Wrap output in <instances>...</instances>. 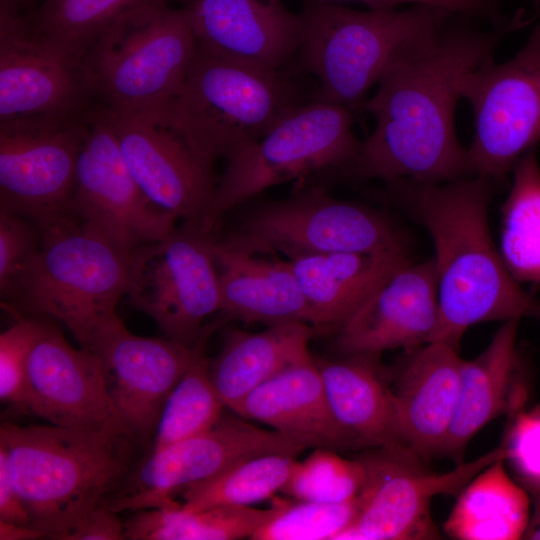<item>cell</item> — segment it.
Returning <instances> with one entry per match:
<instances>
[{
    "mask_svg": "<svg viewBox=\"0 0 540 540\" xmlns=\"http://www.w3.org/2000/svg\"><path fill=\"white\" fill-rule=\"evenodd\" d=\"M457 87L474 113L475 134L467 149L471 176L504 182L540 141V21L512 59L484 63Z\"/></svg>",
    "mask_w": 540,
    "mask_h": 540,
    "instance_id": "obj_11",
    "label": "cell"
},
{
    "mask_svg": "<svg viewBox=\"0 0 540 540\" xmlns=\"http://www.w3.org/2000/svg\"><path fill=\"white\" fill-rule=\"evenodd\" d=\"M96 104L85 55L40 36L23 10L0 0V120Z\"/></svg>",
    "mask_w": 540,
    "mask_h": 540,
    "instance_id": "obj_15",
    "label": "cell"
},
{
    "mask_svg": "<svg viewBox=\"0 0 540 540\" xmlns=\"http://www.w3.org/2000/svg\"><path fill=\"white\" fill-rule=\"evenodd\" d=\"M500 459L477 473L458 494L443 529L456 540L523 539L531 499Z\"/></svg>",
    "mask_w": 540,
    "mask_h": 540,
    "instance_id": "obj_29",
    "label": "cell"
},
{
    "mask_svg": "<svg viewBox=\"0 0 540 540\" xmlns=\"http://www.w3.org/2000/svg\"><path fill=\"white\" fill-rule=\"evenodd\" d=\"M502 445L448 472L426 471L419 458L404 448H376L360 457L366 480L358 495L357 512L335 540L438 539L431 516L432 500L458 495L481 470L505 460Z\"/></svg>",
    "mask_w": 540,
    "mask_h": 540,
    "instance_id": "obj_13",
    "label": "cell"
},
{
    "mask_svg": "<svg viewBox=\"0 0 540 540\" xmlns=\"http://www.w3.org/2000/svg\"><path fill=\"white\" fill-rule=\"evenodd\" d=\"M531 499V515L523 539L540 540V492L529 494Z\"/></svg>",
    "mask_w": 540,
    "mask_h": 540,
    "instance_id": "obj_44",
    "label": "cell"
},
{
    "mask_svg": "<svg viewBox=\"0 0 540 540\" xmlns=\"http://www.w3.org/2000/svg\"><path fill=\"white\" fill-rule=\"evenodd\" d=\"M408 262L406 247L288 259L306 298L311 325L327 331H337L377 288Z\"/></svg>",
    "mask_w": 540,
    "mask_h": 540,
    "instance_id": "obj_24",
    "label": "cell"
},
{
    "mask_svg": "<svg viewBox=\"0 0 540 540\" xmlns=\"http://www.w3.org/2000/svg\"><path fill=\"white\" fill-rule=\"evenodd\" d=\"M452 16L429 5L358 11L306 0L297 56L299 67L319 80L314 101L361 108L387 68L433 40Z\"/></svg>",
    "mask_w": 540,
    "mask_h": 540,
    "instance_id": "obj_5",
    "label": "cell"
},
{
    "mask_svg": "<svg viewBox=\"0 0 540 540\" xmlns=\"http://www.w3.org/2000/svg\"><path fill=\"white\" fill-rule=\"evenodd\" d=\"M377 355H351L335 361L314 359L331 411L353 449L404 448L397 430L393 392L376 365Z\"/></svg>",
    "mask_w": 540,
    "mask_h": 540,
    "instance_id": "obj_27",
    "label": "cell"
},
{
    "mask_svg": "<svg viewBox=\"0 0 540 540\" xmlns=\"http://www.w3.org/2000/svg\"><path fill=\"white\" fill-rule=\"evenodd\" d=\"M133 441L52 424L0 427L30 525L58 540L120 487L130 472Z\"/></svg>",
    "mask_w": 540,
    "mask_h": 540,
    "instance_id": "obj_4",
    "label": "cell"
},
{
    "mask_svg": "<svg viewBox=\"0 0 540 540\" xmlns=\"http://www.w3.org/2000/svg\"><path fill=\"white\" fill-rule=\"evenodd\" d=\"M285 500L274 498L267 509L223 505L184 511L181 503L134 512L125 521V537L132 540H234L251 538L281 509Z\"/></svg>",
    "mask_w": 540,
    "mask_h": 540,
    "instance_id": "obj_30",
    "label": "cell"
},
{
    "mask_svg": "<svg viewBox=\"0 0 540 540\" xmlns=\"http://www.w3.org/2000/svg\"><path fill=\"white\" fill-rule=\"evenodd\" d=\"M137 184L157 207L200 225L217 179L173 127L169 109L120 110L98 104Z\"/></svg>",
    "mask_w": 540,
    "mask_h": 540,
    "instance_id": "obj_16",
    "label": "cell"
},
{
    "mask_svg": "<svg viewBox=\"0 0 540 540\" xmlns=\"http://www.w3.org/2000/svg\"><path fill=\"white\" fill-rule=\"evenodd\" d=\"M533 2H534L536 5H539V4H540V0H533Z\"/></svg>",
    "mask_w": 540,
    "mask_h": 540,
    "instance_id": "obj_46",
    "label": "cell"
},
{
    "mask_svg": "<svg viewBox=\"0 0 540 540\" xmlns=\"http://www.w3.org/2000/svg\"><path fill=\"white\" fill-rule=\"evenodd\" d=\"M40 245V232L29 219L0 207V290L3 293Z\"/></svg>",
    "mask_w": 540,
    "mask_h": 540,
    "instance_id": "obj_39",
    "label": "cell"
},
{
    "mask_svg": "<svg viewBox=\"0 0 540 540\" xmlns=\"http://www.w3.org/2000/svg\"><path fill=\"white\" fill-rule=\"evenodd\" d=\"M358 497L343 503L284 501L280 511L250 539L253 540H335L353 521Z\"/></svg>",
    "mask_w": 540,
    "mask_h": 540,
    "instance_id": "obj_36",
    "label": "cell"
},
{
    "mask_svg": "<svg viewBox=\"0 0 540 540\" xmlns=\"http://www.w3.org/2000/svg\"><path fill=\"white\" fill-rule=\"evenodd\" d=\"M171 0H45L26 12L40 36L83 55L118 17L140 6Z\"/></svg>",
    "mask_w": 540,
    "mask_h": 540,
    "instance_id": "obj_34",
    "label": "cell"
},
{
    "mask_svg": "<svg viewBox=\"0 0 540 540\" xmlns=\"http://www.w3.org/2000/svg\"><path fill=\"white\" fill-rule=\"evenodd\" d=\"M196 47L181 7L156 3L124 13L85 54L97 104L120 110L170 107L183 88Z\"/></svg>",
    "mask_w": 540,
    "mask_h": 540,
    "instance_id": "obj_7",
    "label": "cell"
},
{
    "mask_svg": "<svg viewBox=\"0 0 540 540\" xmlns=\"http://www.w3.org/2000/svg\"><path fill=\"white\" fill-rule=\"evenodd\" d=\"M519 321L503 322L478 356L462 361L459 403L442 452L457 464L483 427L525 407L526 367L516 344Z\"/></svg>",
    "mask_w": 540,
    "mask_h": 540,
    "instance_id": "obj_23",
    "label": "cell"
},
{
    "mask_svg": "<svg viewBox=\"0 0 540 540\" xmlns=\"http://www.w3.org/2000/svg\"><path fill=\"white\" fill-rule=\"evenodd\" d=\"M321 1H359L370 9H394L399 4L429 5L449 11L453 15L484 18L502 25L506 21L501 17L497 0H321Z\"/></svg>",
    "mask_w": 540,
    "mask_h": 540,
    "instance_id": "obj_40",
    "label": "cell"
},
{
    "mask_svg": "<svg viewBox=\"0 0 540 540\" xmlns=\"http://www.w3.org/2000/svg\"><path fill=\"white\" fill-rule=\"evenodd\" d=\"M296 456L266 454L242 461L209 480L181 492L184 511L215 506L252 504L267 500L286 484Z\"/></svg>",
    "mask_w": 540,
    "mask_h": 540,
    "instance_id": "obj_33",
    "label": "cell"
},
{
    "mask_svg": "<svg viewBox=\"0 0 540 540\" xmlns=\"http://www.w3.org/2000/svg\"><path fill=\"white\" fill-rule=\"evenodd\" d=\"M234 413L309 447L353 449L331 411L314 359L290 366L257 387Z\"/></svg>",
    "mask_w": 540,
    "mask_h": 540,
    "instance_id": "obj_26",
    "label": "cell"
},
{
    "mask_svg": "<svg viewBox=\"0 0 540 540\" xmlns=\"http://www.w3.org/2000/svg\"><path fill=\"white\" fill-rule=\"evenodd\" d=\"M16 4L21 10L29 8L34 0H11Z\"/></svg>",
    "mask_w": 540,
    "mask_h": 540,
    "instance_id": "obj_45",
    "label": "cell"
},
{
    "mask_svg": "<svg viewBox=\"0 0 540 540\" xmlns=\"http://www.w3.org/2000/svg\"><path fill=\"white\" fill-rule=\"evenodd\" d=\"M92 109L0 120V207L34 224L71 210Z\"/></svg>",
    "mask_w": 540,
    "mask_h": 540,
    "instance_id": "obj_12",
    "label": "cell"
},
{
    "mask_svg": "<svg viewBox=\"0 0 540 540\" xmlns=\"http://www.w3.org/2000/svg\"><path fill=\"white\" fill-rule=\"evenodd\" d=\"M527 23L518 16L491 31L446 25L433 40L392 63L361 107L374 117L375 129L342 173L423 184L471 176L467 149L454 127L458 82L492 61L502 37Z\"/></svg>",
    "mask_w": 540,
    "mask_h": 540,
    "instance_id": "obj_1",
    "label": "cell"
},
{
    "mask_svg": "<svg viewBox=\"0 0 540 540\" xmlns=\"http://www.w3.org/2000/svg\"><path fill=\"white\" fill-rule=\"evenodd\" d=\"M439 316L434 259L395 271L336 331L344 356L413 351L430 342Z\"/></svg>",
    "mask_w": 540,
    "mask_h": 540,
    "instance_id": "obj_20",
    "label": "cell"
},
{
    "mask_svg": "<svg viewBox=\"0 0 540 540\" xmlns=\"http://www.w3.org/2000/svg\"><path fill=\"white\" fill-rule=\"evenodd\" d=\"M463 359L458 350L430 342L403 364L393 392L404 448L420 460L441 455L457 411Z\"/></svg>",
    "mask_w": 540,
    "mask_h": 540,
    "instance_id": "obj_22",
    "label": "cell"
},
{
    "mask_svg": "<svg viewBox=\"0 0 540 540\" xmlns=\"http://www.w3.org/2000/svg\"><path fill=\"white\" fill-rule=\"evenodd\" d=\"M312 328L303 322L268 326L250 333L229 331L218 356L210 362L211 380L233 412L257 387L286 368L313 359L308 344Z\"/></svg>",
    "mask_w": 540,
    "mask_h": 540,
    "instance_id": "obj_28",
    "label": "cell"
},
{
    "mask_svg": "<svg viewBox=\"0 0 540 540\" xmlns=\"http://www.w3.org/2000/svg\"><path fill=\"white\" fill-rule=\"evenodd\" d=\"M42 538H46V535L31 525L0 520V540H36Z\"/></svg>",
    "mask_w": 540,
    "mask_h": 540,
    "instance_id": "obj_43",
    "label": "cell"
},
{
    "mask_svg": "<svg viewBox=\"0 0 540 540\" xmlns=\"http://www.w3.org/2000/svg\"><path fill=\"white\" fill-rule=\"evenodd\" d=\"M536 408L540 409V403L538 405L535 406Z\"/></svg>",
    "mask_w": 540,
    "mask_h": 540,
    "instance_id": "obj_47",
    "label": "cell"
},
{
    "mask_svg": "<svg viewBox=\"0 0 540 540\" xmlns=\"http://www.w3.org/2000/svg\"><path fill=\"white\" fill-rule=\"evenodd\" d=\"M494 184L480 176L439 184L398 179L378 192L414 213L433 241L439 316L430 342L458 350L474 324L540 321V300L513 279L494 246L488 224Z\"/></svg>",
    "mask_w": 540,
    "mask_h": 540,
    "instance_id": "obj_2",
    "label": "cell"
},
{
    "mask_svg": "<svg viewBox=\"0 0 540 540\" xmlns=\"http://www.w3.org/2000/svg\"><path fill=\"white\" fill-rule=\"evenodd\" d=\"M365 480L361 458L347 459L332 449L317 448L294 463L282 492L298 501L343 503L358 497Z\"/></svg>",
    "mask_w": 540,
    "mask_h": 540,
    "instance_id": "obj_35",
    "label": "cell"
},
{
    "mask_svg": "<svg viewBox=\"0 0 540 540\" xmlns=\"http://www.w3.org/2000/svg\"><path fill=\"white\" fill-rule=\"evenodd\" d=\"M197 44L251 66L280 70L297 53L301 14L282 0H179Z\"/></svg>",
    "mask_w": 540,
    "mask_h": 540,
    "instance_id": "obj_21",
    "label": "cell"
},
{
    "mask_svg": "<svg viewBox=\"0 0 540 540\" xmlns=\"http://www.w3.org/2000/svg\"><path fill=\"white\" fill-rule=\"evenodd\" d=\"M352 110L313 101L289 109L260 139L231 154L201 223L213 233L221 217L267 188L318 171L343 172L362 142L354 135Z\"/></svg>",
    "mask_w": 540,
    "mask_h": 540,
    "instance_id": "obj_8",
    "label": "cell"
},
{
    "mask_svg": "<svg viewBox=\"0 0 540 540\" xmlns=\"http://www.w3.org/2000/svg\"><path fill=\"white\" fill-rule=\"evenodd\" d=\"M513 183L501 206L499 253L518 283H540V166L536 147L514 165Z\"/></svg>",
    "mask_w": 540,
    "mask_h": 540,
    "instance_id": "obj_31",
    "label": "cell"
},
{
    "mask_svg": "<svg viewBox=\"0 0 540 540\" xmlns=\"http://www.w3.org/2000/svg\"><path fill=\"white\" fill-rule=\"evenodd\" d=\"M502 446L516 481L528 494L540 492V409L524 408L509 417Z\"/></svg>",
    "mask_w": 540,
    "mask_h": 540,
    "instance_id": "obj_38",
    "label": "cell"
},
{
    "mask_svg": "<svg viewBox=\"0 0 540 540\" xmlns=\"http://www.w3.org/2000/svg\"><path fill=\"white\" fill-rule=\"evenodd\" d=\"M221 320L204 325L192 360L163 409L151 452L206 432L221 420L226 406L211 380V360L206 357L207 340Z\"/></svg>",
    "mask_w": 540,
    "mask_h": 540,
    "instance_id": "obj_32",
    "label": "cell"
},
{
    "mask_svg": "<svg viewBox=\"0 0 540 540\" xmlns=\"http://www.w3.org/2000/svg\"><path fill=\"white\" fill-rule=\"evenodd\" d=\"M280 70L216 55L197 44L183 88L170 106L175 130L206 164L260 139L297 104Z\"/></svg>",
    "mask_w": 540,
    "mask_h": 540,
    "instance_id": "obj_6",
    "label": "cell"
},
{
    "mask_svg": "<svg viewBox=\"0 0 540 540\" xmlns=\"http://www.w3.org/2000/svg\"><path fill=\"white\" fill-rule=\"evenodd\" d=\"M0 520L30 525L28 511L13 481L9 459L0 445Z\"/></svg>",
    "mask_w": 540,
    "mask_h": 540,
    "instance_id": "obj_42",
    "label": "cell"
},
{
    "mask_svg": "<svg viewBox=\"0 0 540 540\" xmlns=\"http://www.w3.org/2000/svg\"><path fill=\"white\" fill-rule=\"evenodd\" d=\"M26 409L52 425L134 438L107 393L97 354L74 348L43 321L28 358Z\"/></svg>",
    "mask_w": 540,
    "mask_h": 540,
    "instance_id": "obj_18",
    "label": "cell"
},
{
    "mask_svg": "<svg viewBox=\"0 0 540 540\" xmlns=\"http://www.w3.org/2000/svg\"><path fill=\"white\" fill-rule=\"evenodd\" d=\"M14 323L0 335V399L19 411L26 409L27 365L41 320L24 315L2 302Z\"/></svg>",
    "mask_w": 540,
    "mask_h": 540,
    "instance_id": "obj_37",
    "label": "cell"
},
{
    "mask_svg": "<svg viewBox=\"0 0 540 540\" xmlns=\"http://www.w3.org/2000/svg\"><path fill=\"white\" fill-rule=\"evenodd\" d=\"M213 233L184 222L130 254L126 294L167 338L193 347L204 319L221 309Z\"/></svg>",
    "mask_w": 540,
    "mask_h": 540,
    "instance_id": "obj_10",
    "label": "cell"
},
{
    "mask_svg": "<svg viewBox=\"0 0 540 540\" xmlns=\"http://www.w3.org/2000/svg\"><path fill=\"white\" fill-rule=\"evenodd\" d=\"M36 253L1 293L3 302L29 316L64 324L83 349L119 320L116 305L126 294L130 254L77 217L72 209L35 224Z\"/></svg>",
    "mask_w": 540,
    "mask_h": 540,
    "instance_id": "obj_3",
    "label": "cell"
},
{
    "mask_svg": "<svg viewBox=\"0 0 540 540\" xmlns=\"http://www.w3.org/2000/svg\"><path fill=\"white\" fill-rule=\"evenodd\" d=\"M107 393L138 442L155 435L163 409L194 348L170 338L129 332L119 319L94 341Z\"/></svg>",
    "mask_w": 540,
    "mask_h": 540,
    "instance_id": "obj_19",
    "label": "cell"
},
{
    "mask_svg": "<svg viewBox=\"0 0 540 540\" xmlns=\"http://www.w3.org/2000/svg\"><path fill=\"white\" fill-rule=\"evenodd\" d=\"M304 441L223 417L210 430L151 452L103 503L119 513L179 504L174 496L247 459L266 454L299 455Z\"/></svg>",
    "mask_w": 540,
    "mask_h": 540,
    "instance_id": "obj_14",
    "label": "cell"
},
{
    "mask_svg": "<svg viewBox=\"0 0 540 540\" xmlns=\"http://www.w3.org/2000/svg\"><path fill=\"white\" fill-rule=\"evenodd\" d=\"M125 521L101 502L89 511L62 540H123Z\"/></svg>",
    "mask_w": 540,
    "mask_h": 540,
    "instance_id": "obj_41",
    "label": "cell"
},
{
    "mask_svg": "<svg viewBox=\"0 0 540 540\" xmlns=\"http://www.w3.org/2000/svg\"><path fill=\"white\" fill-rule=\"evenodd\" d=\"M212 255L224 317L267 326L289 322L311 325L306 298L288 261H269L215 237Z\"/></svg>",
    "mask_w": 540,
    "mask_h": 540,
    "instance_id": "obj_25",
    "label": "cell"
},
{
    "mask_svg": "<svg viewBox=\"0 0 540 540\" xmlns=\"http://www.w3.org/2000/svg\"><path fill=\"white\" fill-rule=\"evenodd\" d=\"M71 209L128 254L176 228L177 218L152 203L137 184L98 104L79 152Z\"/></svg>",
    "mask_w": 540,
    "mask_h": 540,
    "instance_id": "obj_17",
    "label": "cell"
},
{
    "mask_svg": "<svg viewBox=\"0 0 540 540\" xmlns=\"http://www.w3.org/2000/svg\"><path fill=\"white\" fill-rule=\"evenodd\" d=\"M220 239L246 253L280 252L288 259L406 247V239L388 215L360 203L333 198L319 186L262 203Z\"/></svg>",
    "mask_w": 540,
    "mask_h": 540,
    "instance_id": "obj_9",
    "label": "cell"
}]
</instances>
